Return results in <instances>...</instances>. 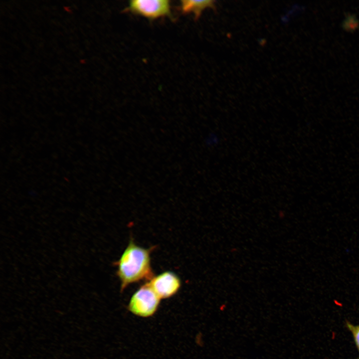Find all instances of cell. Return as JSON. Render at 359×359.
I'll return each instance as SVG.
<instances>
[{"mask_svg": "<svg viewBox=\"0 0 359 359\" xmlns=\"http://www.w3.org/2000/svg\"><path fill=\"white\" fill-rule=\"evenodd\" d=\"M359 20L356 16L353 14L348 15L344 19L342 26L348 31L355 30L359 26Z\"/></svg>", "mask_w": 359, "mask_h": 359, "instance_id": "obj_6", "label": "cell"}, {"mask_svg": "<svg viewBox=\"0 0 359 359\" xmlns=\"http://www.w3.org/2000/svg\"><path fill=\"white\" fill-rule=\"evenodd\" d=\"M345 326L352 334L354 341L359 352L358 359H359V325H354L350 322L346 321Z\"/></svg>", "mask_w": 359, "mask_h": 359, "instance_id": "obj_7", "label": "cell"}, {"mask_svg": "<svg viewBox=\"0 0 359 359\" xmlns=\"http://www.w3.org/2000/svg\"><path fill=\"white\" fill-rule=\"evenodd\" d=\"M126 9L151 20L172 16L170 1L168 0H131Z\"/></svg>", "mask_w": 359, "mask_h": 359, "instance_id": "obj_3", "label": "cell"}, {"mask_svg": "<svg viewBox=\"0 0 359 359\" xmlns=\"http://www.w3.org/2000/svg\"><path fill=\"white\" fill-rule=\"evenodd\" d=\"M154 248H143L130 240L119 260L113 263L117 267L116 275L120 281L121 292L131 284L149 281L154 276L150 255Z\"/></svg>", "mask_w": 359, "mask_h": 359, "instance_id": "obj_1", "label": "cell"}, {"mask_svg": "<svg viewBox=\"0 0 359 359\" xmlns=\"http://www.w3.org/2000/svg\"><path fill=\"white\" fill-rule=\"evenodd\" d=\"M161 299L148 283L141 286L131 296L127 309L133 315L149 318L158 311Z\"/></svg>", "mask_w": 359, "mask_h": 359, "instance_id": "obj_2", "label": "cell"}, {"mask_svg": "<svg viewBox=\"0 0 359 359\" xmlns=\"http://www.w3.org/2000/svg\"><path fill=\"white\" fill-rule=\"evenodd\" d=\"M147 283L161 299L172 297L179 292L181 286L180 277L169 271L154 276Z\"/></svg>", "mask_w": 359, "mask_h": 359, "instance_id": "obj_4", "label": "cell"}, {"mask_svg": "<svg viewBox=\"0 0 359 359\" xmlns=\"http://www.w3.org/2000/svg\"><path fill=\"white\" fill-rule=\"evenodd\" d=\"M214 1L205 0H181L180 6V11L183 14L192 13L196 19L199 17L202 11L205 8L214 6Z\"/></svg>", "mask_w": 359, "mask_h": 359, "instance_id": "obj_5", "label": "cell"}]
</instances>
